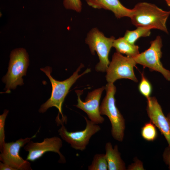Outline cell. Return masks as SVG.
I'll list each match as a JSON object with an SVG mask.
<instances>
[{"label": "cell", "mask_w": 170, "mask_h": 170, "mask_svg": "<svg viewBox=\"0 0 170 170\" xmlns=\"http://www.w3.org/2000/svg\"><path fill=\"white\" fill-rule=\"evenodd\" d=\"M63 4L67 9L80 12L82 9V3L80 0H64Z\"/></svg>", "instance_id": "cell-21"}, {"label": "cell", "mask_w": 170, "mask_h": 170, "mask_svg": "<svg viewBox=\"0 0 170 170\" xmlns=\"http://www.w3.org/2000/svg\"><path fill=\"white\" fill-rule=\"evenodd\" d=\"M90 6L95 9L103 8L111 11L117 19L123 17L130 18L133 9L128 8L119 0H85Z\"/></svg>", "instance_id": "cell-13"}, {"label": "cell", "mask_w": 170, "mask_h": 170, "mask_svg": "<svg viewBox=\"0 0 170 170\" xmlns=\"http://www.w3.org/2000/svg\"><path fill=\"white\" fill-rule=\"evenodd\" d=\"M29 64L28 55L25 49L17 48L11 52L8 71L2 79L6 84L4 89L6 92L15 89L18 85L24 84L22 77L26 75Z\"/></svg>", "instance_id": "cell-4"}, {"label": "cell", "mask_w": 170, "mask_h": 170, "mask_svg": "<svg viewBox=\"0 0 170 170\" xmlns=\"http://www.w3.org/2000/svg\"><path fill=\"white\" fill-rule=\"evenodd\" d=\"M136 64L133 58L115 53L106 71V81L108 83H113L117 80L125 78L137 82L138 80L133 70Z\"/></svg>", "instance_id": "cell-6"}, {"label": "cell", "mask_w": 170, "mask_h": 170, "mask_svg": "<svg viewBox=\"0 0 170 170\" xmlns=\"http://www.w3.org/2000/svg\"><path fill=\"white\" fill-rule=\"evenodd\" d=\"M146 110L150 121L164 136L170 148V120L164 115L156 97H150L147 99Z\"/></svg>", "instance_id": "cell-12"}, {"label": "cell", "mask_w": 170, "mask_h": 170, "mask_svg": "<svg viewBox=\"0 0 170 170\" xmlns=\"http://www.w3.org/2000/svg\"><path fill=\"white\" fill-rule=\"evenodd\" d=\"M84 67L81 64L76 71L68 78L63 81H60L54 79L51 75L52 68L49 66L40 68L50 80L52 86V91L50 98L42 104L39 110V112L43 113L49 108L55 107L59 110V113L62 116V119L66 122V118L63 116L62 112V106L65 98L69 92V90L80 77L90 72V68H88L81 74L78 72L82 68Z\"/></svg>", "instance_id": "cell-1"}, {"label": "cell", "mask_w": 170, "mask_h": 170, "mask_svg": "<svg viewBox=\"0 0 170 170\" xmlns=\"http://www.w3.org/2000/svg\"><path fill=\"white\" fill-rule=\"evenodd\" d=\"M115 39L113 36L106 37L97 28H92L88 33L85 42L88 45L92 54L94 55L96 52L99 59L95 68L97 71H106L110 63L109 53Z\"/></svg>", "instance_id": "cell-5"}, {"label": "cell", "mask_w": 170, "mask_h": 170, "mask_svg": "<svg viewBox=\"0 0 170 170\" xmlns=\"http://www.w3.org/2000/svg\"><path fill=\"white\" fill-rule=\"evenodd\" d=\"M149 48L133 58L137 63L149 68L151 71H156L161 73L167 81H170V71L163 66L160 61L162 53V41L158 36L150 42Z\"/></svg>", "instance_id": "cell-8"}, {"label": "cell", "mask_w": 170, "mask_h": 170, "mask_svg": "<svg viewBox=\"0 0 170 170\" xmlns=\"http://www.w3.org/2000/svg\"><path fill=\"white\" fill-rule=\"evenodd\" d=\"M151 29V28L148 27H139L133 31L127 30L123 37L130 43L135 44V42L140 37L149 36Z\"/></svg>", "instance_id": "cell-16"}, {"label": "cell", "mask_w": 170, "mask_h": 170, "mask_svg": "<svg viewBox=\"0 0 170 170\" xmlns=\"http://www.w3.org/2000/svg\"><path fill=\"white\" fill-rule=\"evenodd\" d=\"M105 89V87L103 86L88 93L84 102L80 98L82 91H75L77 96V103L76 106L85 112L90 120L95 124H102L105 120L100 113L99 102Z\"/></svg>", "instance_id": "cell-11"}, {"label": "cell", "mask_w": 170, "mask_h": 170, "mask_svg": "<svg viewBox=\"0 0 170 170\" xmlns=\"http://www.w3.org/2000/svg\"><path fill=\"white\" fill-rule=\"evenodd\" d=\"M113 47L116 49L117 52L125 54L127 56L134 58L139 54V47L130 43L123 37L115 39Z\"/></svg>", "instance_id": "cell-15"}, {"label": "cell", "mask_w": 170, "mask_h": 170, "mask_svg": "<svg viewBox=\"0 0 170 170\" xmlns=\"http://www.w3.org/2000/svg\"><path fill=\"white\" fill-rule=\"evenodd\" d=\"M36 134L31 138L20 139L15 142H5L0 150V160L16 170H32L30 163L20 156L19 152L21 148L35 137Z\"/></svg>", "instance_id": "cell-9"}, {"label": "cell", "mask_w": 170, "mask_h": 170, "mask_svg": "<svg viewBox=\"0 0 170 170\" xmlns=\"http://www.w3.org/2000/svg\"><path fill=\"white\" fill-rule=\"evenodd\" d=\"M89 170H107L108 165L105 154H98L93 158L91 164L88 167Z\"/></svg>", "instance_id": "cell-18"}, {"label": "cell", "mask_w": 170, "mask_h": 170, "mask_svg": "<svg viewBox=\"0 0 170 170\" xmlns=\"http://www.w3.org/2000/svg\"><path fill=\"white\" fill-rule=\"evenodd\" d=\"M134 162L129 165L128 167V170H144L142 162L135 158L134 159Z\"/></svg>", "instance_id": "cell-22"}, {"label": "cell", "mask_w": 170, "mask_h": 170, "mask_svg": "<svg viewBox=\"0 0 170 170\" xmlns=\"http://www.w3.org/2000/svg\"><path fill=\"white\" fill-rule=\"evenodd\" d=\"M167 117L170 120V112L168 114Z\"/></svg>", "instance_id": "cell-26"}, {"label": "cell", "mask_w": 170, "mask_h": 170, "mask_svg": "<svg viewBox=\"0 0 170 170\" xmlns=\"http://www.w3.org/2000/svg\"><path fill=\"white\" fill-rule=\"evenodd\" d=\"M166 2L167 5L170 7V0H164Z\"/></svg>", "instance_id": "cell-25"}, {"label": "cell", "mask_w": 170, "mask_h": 170, "mask_svg": "<svg viewBox=\"0 0 170 170\" xmlns=\"http://www.w3.org/2000/svg\"><path fill=\"white\" fill-rule=\"evenodd\" d=\"M163 157L164 162L168 166V168L170 170V148L169 147H167L165 149Z\"/></svg>", "instance_id": "cell-23"}, {"label": "cell", "mask_w": 170, "mask_h": 170, "mask_svg": "<svg viewBox=\"0 0 170 170\" xmlns=\"http://www.w3.org/2000/svg\"><path fill=\"white\" fill-rule=\"evenodd\" d=\"M141 79L139 84L138 89L140 93L147 99L150 97L152 92V86L149 81L144 75L143 72L141 74Z\"/></svg>", "instance_id": "cell-19"}, {"label": "cell", "mask_w": 170, "mask_h": 170, "mask_svg": "<svg viewBox=\"0 0 170 170\" xmlns=\"http://www.w3.org/2000/svg\"><path fill=\"white\" fill-rule=\"evenodd\" d=\"M0 170H16L15 169L12 167L8 165L0 162Z\"/></svg>", "instance_id": "cell-24"}, {"label": "cell", "mask_w": 170, "mask_h": 170, "mask_svg": "<svg viewBox=\"0 0 170 170\" xmlns=\"http://www.w3.org/2000/svg\"><path fill=\"white\" fill-rule=\"evenodd\" d=\"M105 89L106 94L100 105V113L109 119L111 125L112 137L115 140L122 142L124 137L125 120L116 105L115 95L116 88L113 83H108Z\"/></svg>", "instance_id": "cell-3"}, {"label": "cell", "mask_w": 170, "mask_h": 170, "mask_svg": "<svg viewBox=\"0 0 170 170\" xmlns=\"http://www.w3.org/2000/svg\"><path fill=\"white\" fill-rule=\"evenodd\" d=\"M132 9L130 18L136 26L148 27L168 33L166 22L170 11L163 10L154 4L146 2L139 3Z\"/></svg>", "instance_id": "cell-2"}, {"label": "cell", "mask_w": 170, "mask_h": 170, "mask_svg": "<svg viewBox=\"0 0 170 170\" xmlns=\"http://www.w3.org/2000/svg\"><path fill=\"white\" fill-rule=\"evenodd\" d=\"M86 125L82 130L76 132H68L64 125V122L61 119H56L61 127L58 132L62 139L70 144L73 149L83 151L86 148L91 137L101 130L99 125L95 124L84 117Z\"/></svg>", "instance_id": "cell-7"}, {"label": "cell", "mask_w": 170, "mask_h": 170, "mask_svg": "<svg viewBox=\"0 0 170 170\" xmlns=\"http://www.w3.org/2000/svg\"><path fill=\"white\" fill-rule=\"evenodd\" d=\"M105 154L109 170H125L126 165L121 156L118 147L116 145L113 148L110 142L106 143L105 145Z\"/></svg>", "instance_id": "cell-14"}, {"label": "cell", "mask_w": 170, "mask_h": 170, "mask_svg": "<svg viewBox=\"0 0 170 170\" xmlns=\"http://www.w3.org/2000/svg\"><path fill=\"white\" fill-rule=\"evenodd\" d=\"M9 111L5 110L0 116V150H1L5 143L4 126L5 121Z\"/></svg>", "instance_id": "cell-20"}, {"label": "cell", "mask_w": 170, "mask_h": 170, "mask_svg": "<svg viewBox=\"0 0 170 170\" xmlns=\"http://www.w3.org/2000/svg\"><path fill=\"white\" fill-rule=\"evenodd\" d=\"M62 146V142L58 137L54 136L44 139L41 142H33L30 141L24 147V149L28 152L26 160L34 162L40 158L46 152L49 151L57 153L60 156L59 162L64 163L65 159L61 153L60 149Z\"/></svg>", "instance_id": "cell-10"}, {"label": "cell", "mask_w": 170, "mask_h": 170, "mask_svg": "<svg viewBox=\"0 0 170 170\" xmlns=\"http://www.w3.org/2000/svg\"><path fill=\"white\" fill-rule=\"evenodd\" d=\"M142 138L148 141H153L157 138L158 133L156 127L150 121L144 124L141 128Z\"/></svg>", "instance_id": "cell-17"}]
</instances>
